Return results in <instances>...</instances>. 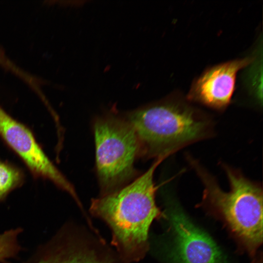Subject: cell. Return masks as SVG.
<instances>
[{
    "label": "cell",
    "instance_id": "cell-4",
    "mask_svg": "<svg viewBox=\"0 0 263 263\" xmlns=\"http://www.w3.org/2000/svg\"><path fill=\"white\" fill-rule=\"evenodd\" d=\"M95 170L100 196L113 192L138 176L134 165L140 157L135 130L124 116L110 112L93 123Z\"/></svg>",
    "mask_w": 263,
    "mask_h": 263
},
{
    "label": "cell",
    "instance_id": "cell-7",
    "mask_svg": "<svg viewBox=\"0 0 263 263\" xmlns=\"http://www.w3.org/2000/svg\"><path fill=\"white\" fill-rule=\"evenodd\" d=\"M169 221L173 238L169 257L173 263H226L211 237L181 210L171 211Z\"/></svg>",
    "mask_w": 263,
    "mask_h": 263
},
{
    "label": "cell",
    "instance_id": "cell-6",
    "mask_svg": "<svg viewBox=\"0 0 263 263\" xmlns=\"http://www.w3.org/2000/svg\"><path fill=\"white\" fill-rule=\"evenodd\" d=\"M0 137L20 158L34 177L50 181L67 192L79 208L82 207L74 186L48 157L31 129L0 106Z\"/></svg>",
    "mask_w": 263,
    "mask_h": 263
},
{
    "label": "cell",
    "instance_id": "cell-3",
    "mask_svg": "<svg viewBox=\"0 0 263 263\" xmlns=\"http://www.w3.org/2000/svg\"><path fill=\"white\" fill-rule=\"evenodd\" d=\"M204 187L203 203L227 225L247 251L254 255L263 242V191L236 169L223 164L230 189L225 191L215 178L190 156H187Z\"/></svg>",
    "mask_w": 263,
    "mask_h": 263
},
{
    "label": "cell",
    "instance_id": "cell-5",
    "mask_svg": "<svg viewBox=\"0 0 263 263\" xmlns=\"http://www.w3.org/2000/svg\"><path fill=\"white\" fill-rule=\"evenodd\" d=\"M25 263H130L99 235L70 222Z\"/></svg>",
    "mask_w": 263,
    "mask_h": 263
},
{
    "label": "cell",
    "instance_id": "cell-8",
    "mask_svg": "<svg viewBox=\"0 0 263 263\" xmlns=\"http://www.w3.org/2000/svg\"><path fill=\"white\" fill-rule=\"evenodd\" d=\"M251 61L249 57L236 59L208 69L194 83L189 99L214 109H224L231 100L237 73Z\"/></svg>",
    "mask_w": 263,
    "mask_h": 263
},
{
    "label": "cell",
    "instance_id": "cell-2",
    "mask_svg": "<svg viewBox=\"0 0 263 263\" xmlns=\"http://www.w3.org/2000/svg\"><path fill=\"white\" fill-rule=\"evenodd\" d=\"M125 116L133 127L140 157L166 158L182 148L212 135L213 123L182 103L160 102L132 111Z\"/></svg>",
    "mask_w": 263,
    "mask_h": 263
},
{
    "label": "cell",
    "instance_id": "cell-10",
    "mask_svg": "<svg viewBox=\"0 0 263 263\" xmlns=\"http://www.w3.org/2000/svg\"><path fill=\"white\" fill-rule=\"evenodd\" d=\"M22 230L21 227H17L0 234V263H9L10 259L17 257L21 249L18 237Z\"/></svg>",
    "mask_w": 263,
    "mask_h": 263
},
{
    "label": "cell",
    "instance_id": "cell-9",
    "mask_svg": "<svg viewBox=\"0 0 263 263\" xmlns=\"http://www.w3.org/2000/svg\"><path fill=\"white\" fill-rule=\"evenodd\" d=\"M25 175L22 169L6 161L0 160V202L13 190L24 183Z\"/></svg>",
    "mask_w": 263,
    "mask_h": 263
},
{
    "label": "cell",
    "instance_id": "cell-1",
    "mask_svg": "<svg viewBox=\"0 0 263 263\" xmlns=\"http://www.w3.org/2000/svg\"><path fill=\"white\" fill-rule=\"evenodd\" d=\"M166 158L154 159L142 174L118 189L92 199L91 215L104 222L111 231V244L126 262L143 259L150 248L149 231L155 219L164 216L157 206L153 177Z\"/></svg>",
    "mask_w": 263,
    "mask_h": 263
}]
</instances>
